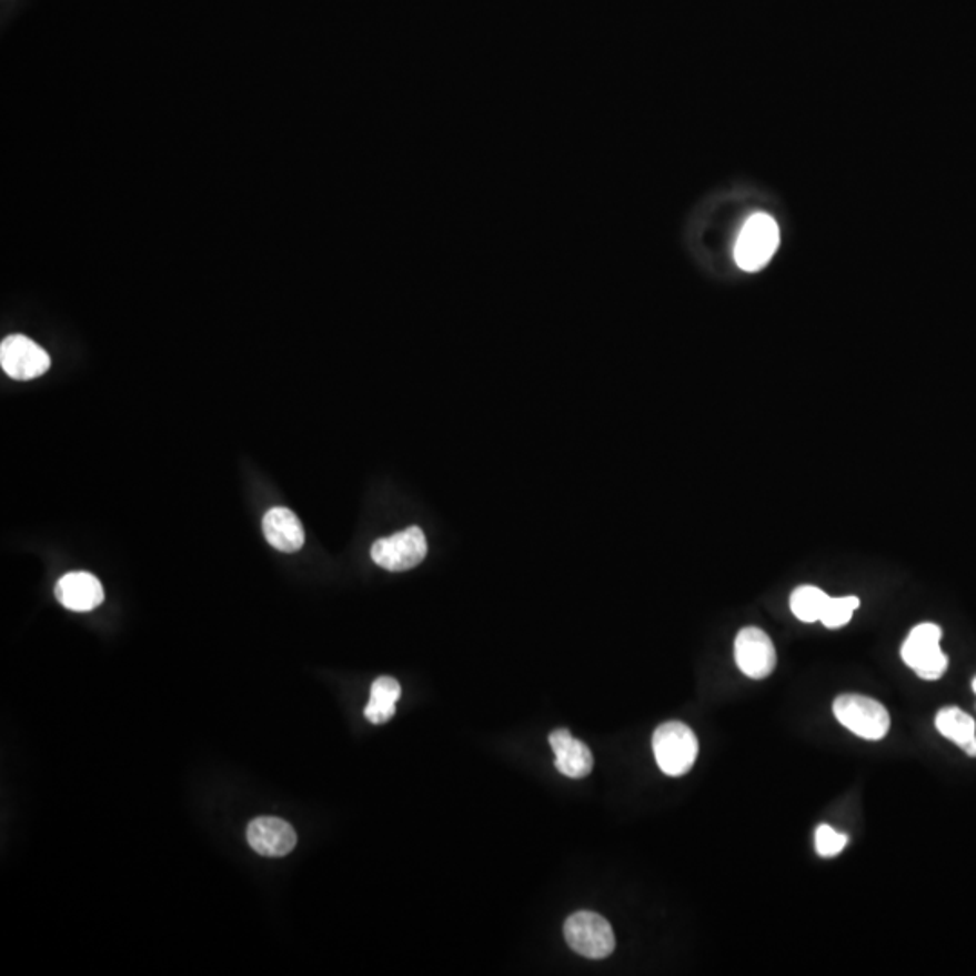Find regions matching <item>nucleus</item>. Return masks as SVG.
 I'll use <instances>...</instances> for the list:
<instances>
[{"instance_id":"obj_1","label":"nucleus","mask_w":976,"mask_h":976,"mask_svg":"<svg viewBox=\"0 0 976 976\" xmlns=\"http://www.w3.org/2000/svg\"><path fill=\"white\" fill-rule=\"evenodd\" d=\"M653 753L662 773L671 777L690 773L698 756V739L682 722H667L653 734Z\"/></svg>"},{"instance_id":"obj_2","label":"nucleus","mask_w":976,"mask_h":976,"mask_svg":"<svg viewBox=\"0 0 976 976\" xmlns=\"http://www.w3.org/2000/svg\"><path fill=\"white\" fill-rule=\"evenodd\" d=\"M779 246V229L767 214H754L747 219L734 246V261L744 272H758L767 266Z\"/></svg>"},{"instance_id":"obj_3","label":"nucleus","mask_w":976,"mask_h":976,"mask_svg":"<svg viewBox=\"0 0 976 976\" xmlns=\"http://www.w3.org/2000/svg\"><path fill=\"white\" fill-rule=\"evenodd\" d=\"M943 630L933 622H924L912 630L903 644V661L924 681H938L946 673L947 656L940 650Z\"/></svg>"},{"instance_id":"obj_4","label":"nucleus","mask_w":976,"mask_h":976,"mask_svg":"<svg viewBox=\"0 0 976 976\" xmlns=\"http://www.w3.org/2000/svg\"><path fill=\"white\" fill-rule=\"evenodd\" d=\"M834 716L859 738L883 739L889 731V713L881 702L863 695H841L834 702Z\"/></svg>"},{"instance_id":"obj_5","label":"nucleus","mask_w":976,"mask_h":976,"mask_svg":"<svg viewBox=\"0 0 976 976\" xmlns=\"http://www.w3.org/2000/svg\"><path fill=\"white\" fill-rule=\"evenodd\" d=\"M564 938L581 957L601 960L615 952V935L603 915L577 912L564 923Z\"/></svg>"},{"instance_id":"obj_6","label":"nucleus","mask_w":976,"mask_h":976,"mask_svg":"<svg viewBox=\"0 0 976 976\" xmlns=\"http://www.w3.org/2000/svg\"><path fill=\"white\" fill-rule=\"evenodd\" d=\"M427 555V541L422 529L411 526L399 534L374 541L371 559L388 572H405L422 563Z\"/></svg>"},{"instance_id":"obj_7","label":"nucleus","mask_w":976,"mask_h":976,"mask_svg":"<svg viewBox=\"0 0 976 976\" xmlns=\"http://www.w3.org/2000/svg\"><path fill=\"white\" fill-rule=\"evenodd\" d=\"M0 365L10 379L26 382L42 376L51 368V356L28 336L10 335L0 344Z\"/></svg>"},{"instance_id":"obj_8","label":"nucleus","mask_w":976,"mask_h":976,"mask_svg":"<svg viewBox=\"0 0 976 976\" xmlns=\"http://www.w3.org/2000/svg\"><path fill=\"white\" fill-rule=\"evenodd\" d=\"M734 658L739 671L754 681H763L776 667V647L759 627H744L734 641Z\"/></svg>"},{"instance_id":"obj_9","label":"nucleus","mask_w":976,"mask_h":976,"mask_svg":"<svg viewBox=\"0 0 976 976\" xmlns=\"http://www.w3.org/2000/svg\"><path fill=\"white\" fill-rule=\"evenodd\" d=\"M249 845L264 857H284L296 846V834L290 823L279 817H258L246 831Z\"/></svg>"},{"instance_id":"obj_10","label":"nucleus","mask_w":976,"mask_h":976,"mask_svg":"<svg viewBox=\"0 0 976 976\" xmlns=\"http://www.w3.org/2000/svg\"><path fill=\"white\" fill-rule=\"evenodd\" d=\"M550 745L555 754V768L566 777L588 776L593 768V756L588 745L574 738L566 728H557L550 734Z\"/></svg>"},{"instance_id":"obj_11","label":"nucleus","mask_w":976,"mask_h":976,"mask_svg":"<svg viewBox=\"0 0 976 976\" xmlns=\"http://www.w3.org/2000/svg\"><path fill=\"white\" fill-rule=\"evenodd\" d=\"M54 595L71 612H91L103 603L102 583L88 572H73L60 578Z\"/></svg>"},{"instance_id":"obj_12","label":"nucleus","mask_w":976,"mask_h":976,"mask_svg":"<svg viewBox=\"0 0 976 976\" xmlns=\"http://www.w3.org/2000/svg\"><path fill=\"white\" fill-rule=\"evenodd\" d=\"M263 534L268 543L279 552L293 554L304 546V529L302 523L290 509L273 506L268 511L263 520Z\"/></svg>"},{"instance_id":"obj_13","label":"nucleus","mask_w":976,"mask_h":976,"mask_svg":"<svg viewBox=\"0 0 976 976\" xmlns=\"http://www.w3.org/2000/svg\"><path fill=\"white\" fill-rule=\"evenodd\" d=\"M935 727L944 738L957 744L967 756L976 758V724L973 716L958 707H944L938 711Z\"/></svg>"},{"instance_id":"obj_14","label":"nucleus","mask_w":976,"mask_h":976,"mask_svg":"<svg viewBox=\"0 0 976 976\" xmlns=\"http://www.w3.org/2000/svg\"><path fill=\"white\" fill-rule=\"evenodd\" d=\"M402 696V687L399 681H394L391 676H380L371 685L370 704L365 705V718L371 724H385L393 718L396 713V702Z\"/></svg>"},{"instance_id":"obj_15","label":"nucleus","mask_w":976,"mask_h":976,"mask_svg":"<svg viewBox=\"0 0 976 976\" xmlns=\"http://www.w3.org/2000/svg\"><path fill=\"white\" fill-rule=\"evenodd\" d=\"M831 595L816 586H799L791 595V610L802 622H819Z\"/></svg>"},{"instance_id":"obj_16","label":"nucleus","mask_w":976,"mask_h":976,"mask_svg":"<svg viewBox=\"0 0 976 976\" xmlns=\"http://www.w3.org/2000/svg\"><path fill=\"white\" fill-rule=\"evenodd\" d=\"M859 598L854 597V595H848V597H831L819 622H823V626L828 627V630L846 626L852 621V617H854V612L859 607Z\"/></svg>"},{"instance_id":"obj_17","label":"nucleus","mask_w":976,"mask_h":976,"mask_svg":"<svg viewBox=\"0 0 976 976\" xmlns=\"http://www.w3.org/2000/svg\"><path fill=\"white\" fill-rule=\"evenodd\" d=\"M848 845V836L834 831L832 826L819 825L816 831V851L822 857H836Z\"/></svg>"},{"instance_id":"obj_18","label":"nucleus","mask_w":976,"mask_h":976,"mask_svg":"<svg viewBox=\"0 0 976 976\" xmlns=\"http://www.w3.org/2000/svg\"><path fill=\"white\" fill-rule=\"evenodd\" d=\"M973 691H975V695H976V676H975V681H973Z\"/></svg>"}]
</instances>
